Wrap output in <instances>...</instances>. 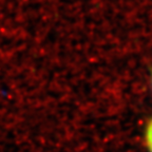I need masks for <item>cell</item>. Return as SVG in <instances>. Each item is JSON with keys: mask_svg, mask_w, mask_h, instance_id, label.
<instances>
[{"mask_svg": "<svg viewBox=\"0 0 152 152\" xmlns=\"http://www.w3.org/2000/svg\"><path fill=\"white\" fill-rule=\"evenodd\" d=\"M146 142L150 152H152V121H150L146 129Z\"/></svg>", "mask_w": 152, "mask_h": 152, "instance_id": "1", "label": "cell"}]
</instances>
